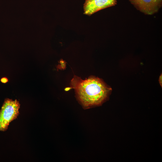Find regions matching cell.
<instances>
[{"label":"cell","mask_w":162,"mask_h":162,"mask_svg":"<svg viewBox=\"0 0 162 162\" xmlns=\"http://www.w3.org/2000/svg\"><path fill=\"white\" fill-rule=\"evenodd\" d=\"M71 84L79 100L86 107L100 105L111 90L100 79L94 77L83 80L75 76Z\"/></svg>","instance_id":"obj_1"},{"label":"cell","mask_w":162,"mask_h":162,"mask_svg":"<svg viewBox=\"0 0 162 162\" xmlns=\"http://www.w3.org/2000/svg\"><path fill=\"white\" fill-rule=\"evenodd\" d=\"M20 104L16 99H6L0 110V131H5L9 123L18 116Z\"/></svg>","instance_id":"obj_2"},{"label":"cell","mask_w":162,"mask_h":162,"mask_svg":"<svg viewBox=\"0 0 162 162\" xmlns=\"http://www.w3.org/2000/svg\"><path fill=\"white\" fill-rule=\"evenodd\" d=\"M129 0L137 10L147 15L156 13L162 6V0Z\"/></svg>","instance_id":"obj_3"},{"label":"cell","mask_w":162,"mask_h":162,"mask_svg":"<svg viewBox=\"0 0 162 162\" xmlns=\"http://www.w3.org/2000/svg\"><path fill=\"white\" fill-rule=\"evenodd\" d=\"M117 3V0H86L84 4V13L90 16L102 9L115 6Z\"/></svg>","instance_id":"obj_4"},{"label":"cell","mask_w":162,"mask_h":162,"mask_svg":"<svg viewBox=\"0 0 162 162\" xmlns=\"http://www.w3.org/2000/svg\"><path fill=\"white\" fill-rule=\"evenodd\" d=\"M0 81L2 83H6L8 82V80L7 78L6 77H3L1 78Z\"/></svg>","instance_id":"obj_5"},{"label":"cell","mask_w":162,"mask_h":162,"mask_svg":"<svg viewBox=\"0 0 162 162\" xmlns=\"http://www.w3.org/2000/svg\"><path fill=\"white\" fill-rule=\"evenodd\" d=\"M159 82L161 86H162V74L160 76L159 79Z\"/></svg>","instance_id":"obj_6"}]
</instances>
